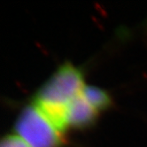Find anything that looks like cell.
Wrapping results in <instances>:
<instances>
[{
  "instance_id": "1",
  "label": "cell",
  "mask_w": 147,
  "mask_h": 147,
  "mask_svg": "<svg viewBox=\"0 0 147 147\" xmlns=\"http://www.w3.org/2000/svg\"><path fill=\"white\" fill-rule=\"evenodd\" d=\"M85 84L81 71L70 63L63 64L36 94L33 104L61 134L67 128V111Z\"/></svg>"
},
{
  "instance_id": "2",
  "label": "cell",
  "mask_w": 147,
  "mask_h": 147,
  "mask_svg": "<svg viewBox=\"0 0 147 147\" xmlns=\"http://www.w3.org/2000/svg\"><path fill=\"white\" fill-rule=\"evenodd\" d=\"M14 130L29 147H59L62 143L61 133L34 104L22 110Z\"/></svg>"
},
{
  "instance_id": "3",
  "label": "cell",
  "mask_w": 147,
  "mask_h": 147,
  "mask_svg": "<svg viewBox=\"0 0 147 147\" xmlns=\"http://www.w3.org/2000/svg\"><path fill=\"white\" fill-rule=\"evenodd\" d=\"M98 112L94 109L81 93L74 98L67 111V127L84 128L92 124Z\"/></svg>"
},
{
  "instance_id": "4",
  "label": "cell",
  "mask_w": 147,
  "mask_h": 147,
  "mask_svg": "<svg viewBox=\"0 0 147 147\" xmlns=\"http://www.w3.org/2000/svg\"><path fill=\"white\" fill-rule=\"evenodd\" d=\"M82 94L90 106L98 112L107 108L111 104V98L108 94L96 86L85 85Z\"/></svg>"
},
{
  "instance_id": "5",
  "label": "cell",
  "mask_w": 147,
  "mask_h": 147,
  "mask_svg": "<svg viewBox=\"0 0 147 147\" xmlns=\"http://www.w3.org/2000/svg\"><path fill=\"white\" fill-rule=\"evenodd\" d=\"M0 147H29L16 134L7 135L2 139Z\"/></svg>"
}]
</instances>
